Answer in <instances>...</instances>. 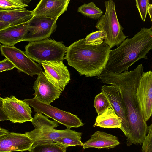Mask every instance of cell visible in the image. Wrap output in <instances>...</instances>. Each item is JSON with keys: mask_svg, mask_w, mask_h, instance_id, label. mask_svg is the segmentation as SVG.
Returning a JSON list of instances; mask_svg holds the SVG:
<instances>
[{"mask_svg": "<svg viewBox=\"0 0 152 152\" xmlns=\"http://www.w3.org/2000/svg\"><path fill=\"white\" fill-rule=\"evenodd\" d=\"M143 72L142 64L134 70L114 73L104 69L96 78L101 82L117 86L120 90L126 109L129 131L126 143L142 145L148 133V126L143 118L136 94L141 75Z\"/></svg>", "mask_w": 152, "mask_h": 152, "instance_id": "cell-1", "label": "cell"}, {"mask_svg": "<svg viewBox=\"0 0 152 152\" xmlns=\"http://www.w3.org/2000/svg\"><path fill=\"white\" fill-rule=\"evenodd\" d=\"M110 50L104 42L98 45L86 44L83 38L67 47L64 59L80 75L97 77L105 69Z\"/></svg>", "mask_w": 152, "mask_h": 152, "instance_id": "cell-2", "label": "cell"}, {"mask_svg": "<svg viewBox=\"0 0 152 152\" xmlns=\"http://www.w3.org/2000/svg\"><path fill=\"white\" fill-rule=\"evenodd\" d=\"M152 49V27H143L131 38L124 40L116 48L110 50L105 69L121 73L138 60L147 59Z\"/></svg>", "mask_w": 152, "mask_h": 152, "instance_id": "cell-3", "label": "cell"}, {"mask_svg": "<svg viewBox=\"0 0 152 152\" xmlns=\"http://www.w3.org/2000/svg\"><path fill=\"white\" fill-rule=\"evenodd\" d=\"M66 49L61 42L46 39L30 42L25 46V53L31 59L40 64L45 61H63Z\"/></svg>", "mask_w": 152, "mask_h": 152, "instance_id": "cell-4", "label": "cell"}, {"mask_svg": "<svg viewBox=\"0 0 152 152\" xmlns=\"http://www.w3.org/2000/svg\"><path fill=\"white\" fill-rule=\"evenodd\" d=\"M106 11L96 23L95 27L99 30L105 32L106 37L104 42L110 48L118 46L128 36L123 32L124 28L118 20L115 3L112 0L104 2Z\"/></svg>", "mask_w": 152, "mask_h": 152, "instance_id": "cell-5", "label": "cell"}, {"mask_svg": "<svg viewBox=\"0 0 152 152\" xmlns=\"http://www.w3.org/2000/svg\"><path fill=\"white\" fill-rule=\"evenodd\" d=\"M23 101L32 107L35 112L45 114L58 123L64 125L67 129L77 128L85 124L77 115L40 102L34 98L25 99Z\"/></svg>", "mask_w": 152, "mask_h": 152, "instance_id": "cell-6", "label": "cell"}, {"mask_svg": "<svg viewBox=\"0 0 152 152\" xmlns=\"http://www.w3.org/2000/svg\"><path fill=\"white\" fill-rule=\"evenodd\" d=\"M0 50L1 54L14 64L19 72H23L33 77L43 72L41 64L35 62L25 52L15 47L3 45Z\"/></svg>", "mask_w": 152, "mask_h": 152, "instance_id": "cell-7", "label": "cell"}, {"mask_svg": "<svg viewBox=\"0 0 152 152\" xmlns=\"http://www.w3.org/2000/svg\"><path fill=\"white\" fill-rule=\"evenodd\" d=\"M136 95L142 117L146 122L152 114V72L151 70L142 73Z\"/></svg>", "mask_w": 152, "mask_h": 152, "instance_id": "cell-8", "label": "cell"}, {"mask_svg": "<svg viewBox=\"0 0 152 152\" xmlns=\"http://www.w3.org/2000/svg\"><path fill=\"white\" fill-rule=\"evenodd\" d=\"M56 27V21L49 18L34 15L28 22V32L23 41L33 42L46 39L55 31Z\"/></svg>", "mask_w": 152, "mask_h": 152, "instance_id": "cell-9", "label": "cell"}, {"mask_svg": "<svg viewBox=\"0 0 152 152\" xmlns=\"http://www.w3.org/2000/svg\"><path fill=\"white\" fill-rule=\"evenodd\" d=\"M2 100L3 109L9 120L20 123L32 121L31 109L23 100L14 96L2 98Z\"/></svg>", "mask_w": 152, "mask_h": 152, "instance_id": "cell-10", "label": "cell"}, {"mask_svg": "<svg viewBox=\"0 0 152 152\" xmlns=\"http://www.w3.org/2000/svg\"><path fill=\"white\" fill-rule=\"evenodd\" d=\"M101 91L106 96L111 107L116 114L121 119L122 126L120 128L125 136L127 137L129 131V124L126 108L122 99L119 88L113 85H104L101 87Z\"/></svg>", "mask_w": 152, "mask_h": 152, "instance_id": "cell-11", "label": "cell"}, {"mask_svg": "<svg viewBox=\"0 0 152 152\" xmlns=\"http://www.w3.org/2000/svg\"><path fill=\"white\" fill-rule=\"evenodd\" d=\"M40 64L44 72L42 73L45 77L54 86L63 91L70 80V73L63 61H45Z\"/></svg>", "mask_w": 152, "mask_h": 152, "instance_id": "cell-12", "label": "cell"}, {"mask_svg": "<svg viewBox=\"0 0 152 152\" xmlns=\"http://www.w3.org/2000/svg\"><path fill=\"white\" fill-rule=\"evenodd\" d=\"M33 144L25 134L10 132L0 136V152L29 151Z\"/></svg>", "mask_w": 152, "mask_h": 152, "instance_id": "cell-13", "label": "cell"}, {"mask_svg": "<svg viewBox=\"0 0 152 152\" xmlns=\"http://www.w3.org/2000/svg\"><path fill=\"white\" fill-rule=\"evenodd\" d=\"M33 89L35 91L33 94L34 98L40 102L48 104L59 98L62 93L47 80L42 72L37 75Z\"/></svg>", "mask_w": 152, "mask_h": 152, "instance_id": "cell-14", "label": "cell"}, {"mask_svg": "<svg viewBox=\"0 0 152 152\" xmlns=\"http://www.w3.org/2000/svg\"><path fill=\"white\" fill-rule=\"evenodd\" d=\"M25 134L32 140L33 144L40 142H53L58 139L81 136L82 135L81 132H77L70 129L58 130L51 127L34 129L30 132H26Z\"/></svg>", "mask_w": 152, "mask_h": 152, "instance_id": "cell-15", "label": "cell"}, {"mask_svg": "<svg viewBox=\"0 0 152 152\" xmlns=\"http://www.w3.org/2000/svg\"><path fill=\"white\" fill-rule=\"evenodd\" d=\"M69 0H41L33 10L34 15L51 19L56 21L67 10Z\"/></svg>", "mask_w": 152, "mask_h": 152, "instance_id": "cell-16", "label": "cell"}, {"mask_svg": "<svg viewBox=\"0 0 152 152\" xmlns=\"http://www.w3.org/2000/svg\"><path fill=\"white\" fill-rule=\"evenodd\" d=\"M28 22L16 25L10 26L0 30V43L5 45L13 46L23 41L28 33Z\"/></svg>", "mask_w": 152, "mask_h": 152, "instance_id": "cell-17", "label": "cell"}, {"mask_svg": "<svg viewBox=\"0 0 152 152\" xmlns=\"http://www.w3.org/2000/svg\"><path fill=\"white\" fill-rule=\"evenodd\" d=\"M120 144L116 136L104 132L97 131L91 135L89 140L83 143L82 146L84 149L90 148L109 149L115 148Z\"/></svg>", "mask_w": 152, "mask_h": 152, "instance_id": "cell-18", "label": "cell"}, {"mask_svg": "<svg viewBox=\"0 0 152 152\" xmlns=\"http://www.w3.org/2000/svg\"><path fill=\"white\" fill-rule=\"evenodd\" d=\"M34 16L33 10H28L26 8L0 10V21L8 23L10 26L27 23Z\"/></svg>", "mask_w": 152, "mask_h": 152, "instance_id": "cell-19", "label": "cell"}, {"mask_svg": "<svg viewBox=\"0 0 152 152\" xmlns=\"http://www.w3.org/2000/svg\"><path fill=\"white\" fill-rule=\"evenodd\" d=\"M121 118L115 113L111 107L97 116L93 127L107 128L120 129L122 126Z\"/></svg>", "mask_w": 152, "mask_h": 152, "instance_id": "cell-20", "label": "cell"}, {"mask_svg": "<svg viewBox=\"0 0 152 152\" xmlns=\"http://www.w3.org/2000/svg\"><path fill=\"white\" fill-rule=\"evenodd\" d=\"M66 148L54 141L33 144L29 152H66Z\"/></svg>", "mask_w": 152, "mask_h": 152, "instance_id": "cell-21", "label": "cell"}, {"mask_svg": "<svg viewBox=\"0 0 152 152\" xmlns=\"http://www.w3.org/2000/svg\"><path fill=\"white\" fill-rule=\"evenodd\" d=\"M77 11L84 15L94 20L100 18L103 14V12L93 2L84 4L78 8Z\"/></svg>", "mask_w": 152, "mask_h": 152, "instance_id": "cell-22", "label": "cell"}, {"mask_svg": "<svg viewBox=\"0 0 152 152\" xmlns=\"http://www.w3.org/2000/svg\"><path fill=\"white\" fill-rule=\"evenodd\" d=\"M34 129H38L43 128L51 127L54 128L59 126V123L55 121L48 119V117L40 113H36L31 121Z\"/></svg>", "mask_w": 152, "mask_h": 152, "instance_id": "cell-23", "label": "cell"}, {"mask_svg": "<svg viewBox=\"0 0 152 152\" xmlns=\"http://www.w3.org/2000/svg\"><path fill=\"white\" fill-rule=\"evenodd\" d=\"M94 106L98 115L101 114L108 108L111 107L106 96L102 92L95 97Z\"/></svg>", "mask_w": 152, "mask_h": 152, "instance_id": "cell-24", "label": "cell"}, {"mask_svg": "<svg viewBox=\"0 0 152 152\" xmlns=\"http://www.w3.org/2000/svg\"><path fill=\"white\" fill-rule=\"evenodd\" d=\"M28 6L21 0H0V10L23 9Z\"/></svg>", "mask_w": 152, "mask_h": 152, "instance_id": "cell-25", "label": "cell"}, {"mask_svg": "<svg viewBox=\"0 0 152 152\" xmlns=\"http://www.w3.org/2000/svg\"><path fill=\"white\" fill-rule=\"evenodd\" d=\"M106 34L103 31L98 30L92 32L86 37L85 43L86 44L98 45L102 44L106 39Z\"/></svg>", "mask_w": 152, "mask_h": 152, "instance_id": "cell-26", "label": "cell"}, {"mask_svg": "<svg viewBox=\"0 0 152 152\" xmlns=\"http://www.w3.org/2000/svg\"><path fill=\"white\" fill-rule=\"evenodd\" d=\"M81 138V136L66 137L58 139L53 141L66 148L69 146H82Z\"/></svg>", "mask_w": 152, "mask_h": 152, "instance_id": "cell-27", "label": "cell"}, {"mask_svg": "<svg viewBox=\"0 0 152 152\" xmlns=\"http://www.w3.org/2000/svg\"><path fill=\"white\" fill-rule=\"evenodd\" d=\"M136 6L142 20L145 22L148 13L147 8L149 4V0H136Z\"/></svg>", "mask_w": 152, "mask_h": 152, "instance_id": "cell-28", "label": "cell"}, {"mask_svg": "<svg viewBox=\"0 0 152 152\" xmlns=\"http://www.w3.org/2000/svg\"><path fill=\"white\" fill-rule=\"evenodd\" d=\"M148 134L142 143V152H152V124L148 126Z\"/></svg>", "mask_w": 152, "mask_h": 152, "instance_id": "cell-29", "label": "cell"}, {"mask_svg": "<svg viewBox=\"0 0 152 152\" xmlns=\"http://www.w3.org/2000/svg\"><path fill=\"white\" fill-rule=\"evenodd\" d=\"M14 68H15V66L7 59L0 61V72L12 70Z\"/></svg>", "mask_w": 152, "mask_h": 152, "instance_id": "cell-30", "label": "cell"}, {"mask_svg": "<svg viewBox=\"0 0 152 152\" xmlns=\"http://www.w3.org/2000/svg\"><path fill=\"white\" fill-rule=\"evenodd\" d=\"M2 98L0 97V121L8 120L9 119L5 114L3 107Z\"/></svg>", "mask_w": 152, "mask_h": 152, "instance_id": "cell-31", "label": "cell"}, {"mask_svg": "<svg viewBox=\"0 0 152 152\" xmlns=\"http://www.w3.org/2000/svg\"><path fill=\"white\" fill-rule=\"evenodd\" d=\"M147 12L149 14L150 18L151 21H152V5L151 4H150L148 7L147 8Z\"/></svg>", "mask_w": 152, "mask_h": 152, "instance_id": "cell-32", "label": "cell"}, {"mask_svg": "<svg viewBox=\"0 0 152 152\" xmlns=\"http://www.w3.org/2000/svg\"><path fill=\"white\" fill-rule=\"evenodd\" d=\"M10 26L8 23L0 21V30Z\"/></svg>", "mask_w": 152, "mask_h": 152, "instance_id": "cell-33", "label": "cell"}, {"mask_svg": "<svg viewBox=\"0 0 152 152\" xmlns=\"http://www.w3.org/2000/svg\"><path fill=\"white\" fill-rule=\"evenodd\" d=\"M10 132L8 131L5 129L2 128L0 129V136Z\"/></svg>", "mask_w": 152, "mask_h": 152, "instance_id": "cell-34", "label": "cell"}, {"mask_svg": "<svg viewBox=\"0 0 152 152\" xmlns=\"http://www.w3.org/2000/svg\"><path fill=\"white\" fill-rule=\"evenodd\" d=\"M0 47H1V44L0 43Z\"/></svg>", "mask_w": 152, "mask_h": 152, "instance_id": "cell-35", "label": "cell"}, {"mask_svg": "<svg viewBox=\"0 0 152 152\" xmlns=\"http://www.w3.org/2000/svg\"><path fill=\"white\" fill-rule=\"evenodd\" d=\"M1 127L0 126V129H1Z\"/></svg>", "mask_w": 152, "mask_h": 152, "instance_id": "cell-36", "label": "cell"}]
</instances>
